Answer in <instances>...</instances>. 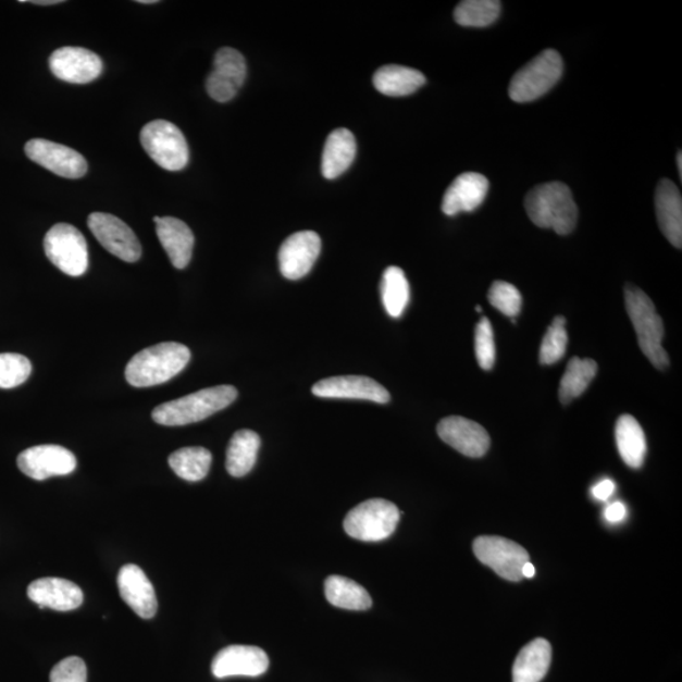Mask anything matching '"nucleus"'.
I'll use <instances>...</instances> for the list:
<instances>
[{
	"mask_svg": "<svg viewBox=\"0 0 682 682\" xmlns=\"http://www.w3.org/2000/svg\"><path fill=\"white\" fill-rule=\"evenodd\" d=\"M191 358L190 349L184 344L168 342L153 345L137 352L125 368V379L133 387L159 386L176 377L185 370Z\"/></svg>",
	"mask_w": 682,
	"mask_h": 682,
	"instance_id": "f257e3e1",
	"label": "nucleus"
},
{
	"mask_svg": "<svg viewBox=\"0 0 682 682\" xmlns=\"http://www.w3.org/2000/svg\"><path fill=\"white\" fill-rule=\"evenodd\" d=\"M524 207L533 224L560 235L570 234L578 223V207L566 184L548 183L533 187Z\"/></svg>",
	"mask_w": 682,
	"mask_h": 682,
	"instance_id": "f03ea898",
	"label": "nucleus"
},
{
	"mask_svg": "<svg viewBox=\"0 0 682 682\" xmlns=\"http://www.w3.org/2000/svg\"><path fill=\"white\" fill-rule=\"evenodd\" d=\"M237 397L238 390L233 386L201 389L189 396L156 407L152 419L163 426L190 425V423L206 420L211 414L226 409Z\"/></svg>",
	"mask_w": 682,
	"mask_h": 682,
	"instance_id": "7ed1b4c3",
	"label": "nucleus"
},
{
	"mask_svg": "<svg viewBox=\"0 0 682 682\" xmlns=\"http://www.w3.org/2000/svg\"><path fill=\"white\" fill-rule=\"evenodd\" d=\"M625 309L636 331L640 348L657 370H666L670 364L668 352L662 347L665 327L655 305L641 288L627 285L624 289Z\"/></svg>",
	"mask_w": 682,
	"mask_h": 682,
	"instance_id": "20e7f679",
	"label": "nucleus"
},
{
	"mask_svg": "<svg viewBox=\"0 0 682 682\" xmlns=\"http://www.w3.org/2000/svg\"><path fill=\"white\" fill-rule=\"evenodd\" d=\"M562 73L560 53L545 50L513 76L509 84V97L517 103H529L544 97L560 80Z\"/></svg>",
	"mask_w": 682,
	"mask_h": 682,
	"instance_id": "39448f33",
	"label": "nucleus"
},
{
	"mask_svg": "<svg viewBox=\"0 0 682 682\" xmlns=\"http://www.w3.org/2000/svg\"><path fill=\"white\" fill-rule=\"evenodd\" d=\"M401 512L386 499H370L352 508L345 517L344 530L351 538L379 543L396 531Z\"/></svg>",
	"mask_w": 682,
	"mask_h": 682,
	"instance_id": "423d86ee",
	"label": "nucleus"
},
{
	"mask_svg": "<svg viewBox=\"0 0 682 682\" xmlns=\"http://www.w3.org/2000/svg\"><path fill=\"white\" fill-rule=\"evenodd\" d=\"M140 144L160 168L168 171L184 170L190 152L183 132L168 121H153L140 131Z\"/></svg>",
	"mask_w": 682,
	"mask_h": 682,
	"instance_id": "0eeeda50",
	"label": "nucleus"
},
{
	"mask_svg": "<svg viewBox=\"0 0 682 682\" xmlns=\"http://www.w3.org/2000/svg\"><path fill=\"white\" fill-rule=\"evenodd\" d=\"M44 247L47 258L67 276L80 277L88 271V243L75 226L53 225L46 234Z\"/></svg>",
	"mask_w": 682,
	"mask_h": 682,
	"instance_id": "6e6552de",
	"label": "nucleus"
},
{
	"mask_svg": "<svg viewBox=\"0 0 682 682\" xmlns=\"http://www.w3.org/2000/svg\"><path fill=\"white\" fill-rule=\"evenodd\" d=\"M473 551L478 560L508 582H520L522 568L530 561L529 553L521 545L499 536L478 537Z\"/></svg>",
	"mask_w": 682,
	"mask_h": 682,
	"instance_id": "1a4fd4ad",
	"label": "nucleus"
},
{
	"mask_svg": "<svg viewBox=\"0 0 682 682\" xmlns=\"http://www.w3.org/2000/svg\"><path fill=\"white\" fill-rule=\"evenodd\" d=\"M88 225L100 245L120 260L135 263L142 256V247L137 235L120 218L92 213L88 218Z\"/></svg>",
	"mask_w": 682,
	"mask_h": 682,
	"instance_id": "9d476101",
	"label": "nucleus"
},
{
	"mask_svg": "<svg viewBox=\"0 0 682 682\" xmlns=\"http://www.w3.org/2000/svg\"><path fill=\"white\" fill-rule=\"evenodd\" d=\"M246 78L245 57L231 47H223L216 52L213 72L208 76V94L219 103H226L237 96Z\"/></svg>",
	"mask_w": 682,
	"mask_h": 682,
	"instance_id": "9b49d317",
	"label": "nucleus"
},
{
	"mask_svg": "<svg viewBox=\"0 0 682 682\" xmlns=\"http://www.w3.org/2000/svg\"><path fill=\"white\" fill-rule=\"evenodd\" d=\"M21 472L35 481L72 474L77 467L75 455L59 445H38L20 454Z\"/></svg>",
	"mask_w": 682,
	"mask_h": 682,
	"instance_id": "f8f14e48",
	"label": "nucleus"
},
{
	"mask_svg": "<svg viewBox=\"0 0 682 682\" xmlns=\"http://www.w3.org/2000/svg\"><path fill=\"white\" fill-rule=\"evenodd\" d=\"M30 161L65 178H82L88 172V162L83 154L51 140L30 139L25 147Z\"/></svg>",
	"mask_w": 682,
	"mask_h": 682,
	"instance_id": "ddd939ff",
	"label": "nucleus"
},
{
	"mask_svg": "<svg viewBox=\"0 0 682 682\" xmlns=\"http://www.w3.org/2000/svg\"><path fill=\"white\" fill-rule=\"evenodd\" d=\"M54 76L70 84H89L103 73V61L83 47H62L50 57Z\"/></svg>",
	"mask_w": 682,
	"mask_h": 682,
	"instance_id": "4468645a",
	"label": "nucleus"
},
{
	"mask_svg": "<svg viewBox=\"0 0 682 682\" xmlns=\"http://www.w3.org/2000/svg\"><path fill=\"white\" fill-rule=\"evenodd\" d=\"M321 252L319 234L303 231L289 235L278 252L280 271L287 280H300L315 264Z\"/></svg>",
	"mask_w": 682,
	"mask_h": 682,
	"instance_id": "2eb2a0df",
	"label": "nucleus"
},
{
	"mask_svg": "<svg viewBox=\"0 0 682 682\" xmlns=\"http://www.w3.org/2000/svg\"><path fill=\"white\" fill-rule=\"evenodd\" d=\"M269 656L260 647L233 645L219 653L211 664L216 679L235 677L257 678L269 670Z\"/></svg>",
	"mask_w": 682,
	"mask_h": 682,
	"instance_id": "dca6fc26",
	"label": "nucleus"
},
{
	"mask_svg": "<svg viewBox=\"0 0 682 682\" xmlns=\"http://www.w3.org/2000/svg\"><path fill=\"white\" fill-rule=\"evenodd\" d=\"M437 434L445 444L469 458H482L488 452L491 437L475 421L450 417L438 422Z\"/></svg>",
	"mask_w": 682,
	"mask_h": 682,
	"instance_id": "f3484780",
	"label": "nucleus"
},
{
	"mask_svg": "<svg viewBox=\"0 0 682 682\" xmlns=\"http://www.w3.org/2000/svg\"><path fill=\"white\" fill-rule=\"evenodd\" d=\"M312 394L323 398L364 399L375 404H388L389 392L379 382L364 375H340L319 381Z\"/></svg>",
	"mask_w": 682,
	"mask_h": 682,
	"instance_id": "a211bd4d",
	"label": "nucleus"
},
{
	"mask_svg": "<svg viewBox=\"0 0 682 682\" xmlns=\"http://www.w3.org/2000/svg\"><path fill=\"white\" fill-rule=\"evenodd\" d=\"M116 582L121 597L137 616L144 619L154 617L159 603H157L153 585L142 569L128 563L120 570Z\"/></svg>",
	"mask_w": 682,
	"mask_h": 682,
	"instance_id": "6ab92c4d",
	"label": "nucleus"
},
{
	"mask_svg": "<svg viewBox=\"0 0 682 682\" xmlns=\"http://www.w3.org/2000/svg\"><path fill=\"white\" fill-rule=\"evenodd\" d=\"M489 183L487 177L467 172L454 179L449 189L446 190L442 209L444 214L454 216L462 213H470L480 208L487 198Z\"/></svg>",
	"mask_w": 682,
	"mask_h": 682,
	"instance_id": "aec40b11",
	"label": "nucleus"
},
{
	"mask_svg": "<svg viewBox=\"0 0 682 682\" xmlns=\"http://www.w3.org/2000/svg\"><path fill=\"white\" fill-rule=\"evenodd\" d=\"M28 598L39 609L51 608L59 611L77 609L83 605L84 594L80 587L66 579L44 578L30 583Z\"/></svg>",
	"mask_w": 682,
	"mask_h": 682,
	"instance_id": "412c9836",
	"label": "nucleus"
},
{
	"mask_svg": "<svg viewBox=\"0 0 682 682\" xmlns=\"http://www.w3.org/2000/svg\"><path fill=\"white\" fill-rule=\"evenodd\" d=\"M156 233L168 253L172 265L184 270L189 265L195 245L194 233L190 227L177 218H154Z\"/></svg>",
	"mask_w": 682,
	"mask_h": 682,
	"instance_id": "4be33fe9",
	"label": "nucleus"
},
{
	"mask_svg": "<svg viewBox=\"0 0 682 682\" xmlns=\"http://www.w3.org/2000/svg\"><path fill=\"white\" fill-rule=\"evenodd\" d=\"M656 214L661 231L671 245L682 247V198L679 187L668 178L661 179L656 189Z\"/></svg>",
	"mask_w": 682,
	"mask_h": 682,
	"instance_id": "5701e85b",
	"label": "nucleus"
},
{
	"mask_svg": "<svg viewBox=\"0 0 682 682\" xmlns=\"http://www.w3.org/2000/svg\"><path fill=\"white\" fill-rule=\"evenodd\" d=\"M357 154L356 137L345 128L335 129L327 137L321 171L327 179L339 177L350 168Z\"/></svg>",
	"mask_w": 682,
	"mask_h": 682,
	"instance_id": "b1692460",
	"label": "nucleus"
},
{
	"mask_svg": "<svg viewBox=\"0 0 682 682\" xmlns=\"http://www.w3.org/2000/svg\"><path fill=\"white\" fill-rule=\"evenodd\" d=\"M553 648L550 642L536 638L521 649L513 665V682H540L550 669Z\"/></svg>",
	"mask_w": 682,
	"mask_h": 682,
	"instance_id": "393cba45",
	"label": "nucleus"
},
{
	"mask_svg": "<svg viewBox=\"0 0 682 682\" xmlns=\"http://www.w3.org/2000/svg\"><path fill=\"white\" fill-rule=\"evenodd\" d=\"M426 77L419 70L399 65H386L373 76L374 88L383 96L407 97L418 91Z\"/></svg>",
	"mask_w": 682,
	"mask_h": 682,
	"instance_id": "a878e982",
	"label": "nucleus"
},
{
	"mask_svg": "<svg viewBox=\"0 0 682 682\" xmlns=\"http://www.w3.org/2000/svg\"><path fill=\"white\" fill-rule=\"evenodd\" d=\"M616 442L627 466L638 469L644 464L647 443L644 429L631 414H622L616 423Z\"/></svg>",
	"mask_w": 682,
	"mask_h": 682,
	"instance_id": "bb28decb",
	"label": "nucleus"
},
{
	"mask_svg": "<svg viewBox=\"0 0 682 682\" xmlns=\"http://www.w3.org/2000/svg\"><path fill=\"white\" fill-rule=\"evenodd\" d=\"M260 448L261 437L255 431H237L226 450L225 467L227 473L235 478L247 475L256 464Z\"/></svg>",
	"mask_w": 682,
	"mask_h": 682,
	"instance_id": "cd10ccee",
	"label": "nucleus"
},
{
	"mask_svg": "<svg viewBox=\"0 0 682 682\" xmlns=\"http://www.w3.org/2000/svg\"><path fill=\"white\" fill-rule=\"evenodd\" d=\"M325 597L332 606L348 610H367L373 603L370 593L362 585L340 575L326 579Z\"/></svg>",
	"mask_w": 682,
	"mask_h": 682,
	"instance_id": "c85d7f7f",
	"label": "nucleus"
},
{
	"mask_svg": "<svg viewBox=\"0 0 682 682\" xmlns=\"http://www.w3.org/2000/svg\"><path fill=\"white\" fill-rule=\"evenodd\" d=\"M597 373L598 364L593 359L571 358L560 382L561 404L568 405L572 399L582 396Z\"/></svg>",
	"mask_w": 682,
	"mask_h": 682,
	"instance_id": "c756f323",
	"label": "nucleus"
},
{
	"mask_svg": "<svg viewBox=\"0 0 682 682\" xmlns=\"http://www.w3.org/2000/svg\"><path fill=\"white\" fill-rule=\"evenodd\" d=\"M381 296L384 309L392 318L402 317L410 302V285L399 266H388L383 273Z\"/></svg>",
	"mask_w": 682,
	"mask_h": 682,
	"instance_id": "7c9ffc66",
	"label": "nucleus"
},
{
	"mask_svg": "<svg viewBox=\"0 0 682 682\" xmlns=\"http://www.w3.org/2000/svg\"><path fill=\"white\" fill-rule=\"evenodd\" d=\"M211 452L200 446L195 448H184L172 452L169 458V464L175 474L187 482H200L209 473Z\"/></svg>",
	"mask_w": 682,
	"mask_h": 682,
	"instance_id": "2f4dec72",
	"label": "nucleus"
},
{
	"mask_svg": "<svg viewBox=\"0 0 682 682\" xmlns=\"http://www.w3.org/2000/svg\"><path fill=\"white\" fill-rule=\"evenodd\" d=\"M498 0H464L455 8L454 18L462 27H487L500 14Z\"/></svg>",
	"mask_w": 682,
	"mask_h": 682,
	"instance_id": "473e14b6",
	"label": "nucleus"
},
{
	"mask_svg": "<svg viewBox=\"0 0 682 682\" xmlns=\"http://www.w3.org/2000/svg\"><path fill=\"white\" fill-rule=\"evenodd\" d=\"M567 319L556 317L544 336L540 348V363L551 365L566 356L568 348Z\"/></svg>",
	"mask_w": 682,
	"mask_h": 682,
	"instance_id": "72a5a7b5",
	"label": "nucleus"
},
{
	"mask_svg": "<svg viewBox=\"0 0 682 682\" xmlns=\"http://www.w3.org/2000/svg\"><path fill=\"white\" fill-rule=\"evenodd\" d=\"M30 373H33V364L25 356L15 355V352L0 355V388L18 387L29 379Z\"/></svg>",
	"mask_w": 682,
	"mask_h": 682,
	"instance_id": "f704fd0d",
	"label": "nucleus"
},
{
	"mask_svg": "<svg viewBox=\"0 0 682 682\" xmlns=\"http://www.w3.org/2000/svg\"><path fill=\"white\" fill-rule=\"evenodd\" d=\"M488 299L493 308L508 318L516 319L521 312L522 296L519 288L508 284V282H494L489 289Z\"/></svg>",
	"mask_w": 682,
	"mask_h": 682,
	"instance_id": "c9c22d12",
	"label": "nucleus"
},
{
	"mask_svg": "<svg viewBox=\"0 0 682 682\" xmlns=\"http://www.w3.org/2000/svg\"><path fill=\"white\" fill-rule=\"evenodd\" d=\"M475 356L482 370L491 371L496 363V344L491 321L483 318L475 327Z\"/></svg>",
	"mask_w": 682,
	"mask_h": 682,
	"instance_id": "e433bc0d",
	"label": "nucleus"
},
{
	"mask_svg": "<svg viewBox=\"0 0 682 682\" xmlns=\"http://www.w3.org/2000/svg\"><path fill=\"white\" fill-rule=\"evenodd\" d=\"M88 669L80 657L72 656L62 660L51 671L50 682H86Z\"/></svg>",
	"mask_w": 682,
	"mask_h": 682,
	"instance_id": "4c0bfd02",
	"label": "nucleus"
},
{
	"mask_svg": "<svg viewBox=\"0 0 682 682\" xmlns=\"http://www.w3.org/2000/svg\"><path fill=\"white\" fill-rule=\"evenodd\" d=\"M627 516V508L621 501H615L607 507L605 517L606 520L610 523L622 522Z\"/></svg>",
	"mask_w": 682,
	"mask_h": 682,
	"instance_id": "58836bf2",
	"label": "nucleus"
},
{
	"mask_svg": "<svg viewBox=\"0 0 682 682\" xmlns=\"http://www.w3.org/2000/svg\"><path fill=\"white\" fill-rule=\"evenodd\" d=\"M616 491V484L610 480H605L594 485L592 493L598 500H608Z\"/></svg>",
	"mask_w": 682,
	"mask_h": 682,
	"instance_id": "ea45409f",
	"label": "nucleus"
},
{
	"mask_svg": "<svg viewBox=\"0 0 682 682\" xmlns=\"http://www.w3.org/2000/svg\"><path fill=\"white\" fill-rule=\"evenodd\" d=\"M535 574H536L535 567H533L530 561L524 563V566L522 568V576L523 578H528V579H532L533 576H535Z\"/></svg>",
	"mask_w": 682,
	"mask_h": 682,
	"instance_id": "a19ab883",
	"label": "nucleus"
},
{
	"mask_svg": "<svg viewBox=\"0 0 682 682\" xmlns=\"http://www.w3.org/2000/svg\"><path fill=\"white\" fill-rule=\"evenodd\" d=\"M36 5H54L62 3L61 0H35V2H30Z\"/></svg>",
	"mask_w": 682,
	"mask_h": 682,
	"instance_id": "79ce46f5",
	"label": "nucleus"
},
{
	"mask_svg": "<svg viewBox=\"0 0 682 682\" xmlns=\"http://www.w3.org/2000/svg\"><path fill=\"white\" fill-rule=\"evenodd\" d=\"M678 169H679V174H680V178L682 176V153L681 151L678 153Z\"/></svg>",
	"mask_w": 682,
	"mask_h": 682,
	"instance_id": "37998d69",
	"label": "nucleus"
},
{
	"mask_svg": "<svg viewBox=\"0 0 682 682\" xmlns=\"http://www.w3.org/2000/svg\"><path fill=\"white\" fill-rule=\"evenodd\" d=\"M139 4H156V0H138Z\"/></svg>",
	"mask_w": 682,
	"mask_h": 682,
	"instance_id": "c03bdc74",
	"label": "nucleus"
},
{
	"mask_svg": "<svg viewBox=\"0 0 682 682\" xmlns=\"http://www.w3.org/2000/svg\"><path fill=\"white\" fill-rule=\"evenodd\" d=\"M476 311H478V312H482V308H481V306H476Z\"/></svg>",
	"mask_w": 682,
	"mask_h": 682,
	"instance_id": "a18cd8bd",
	"label": "nucleus"
}]
</instances>
